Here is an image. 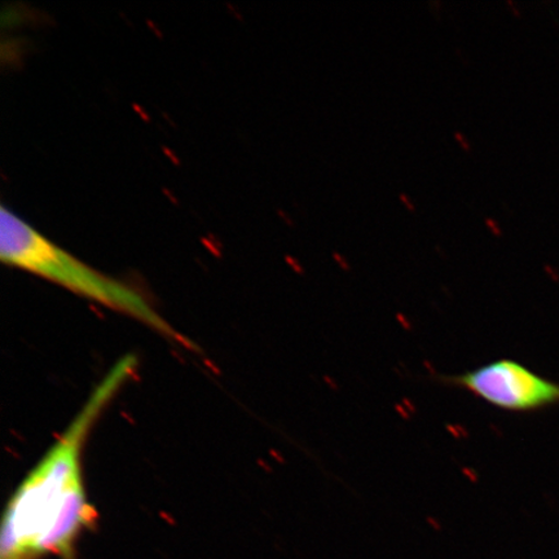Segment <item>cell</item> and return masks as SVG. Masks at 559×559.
Instances as JSON below:
<instances>
[{
  "mask_svg": "<svg viewBox=\"0 0 559 559\" xmlns=\"http://www.w3.org/2000/svg\"><path fill=\"white\" fill-rule=\"evenodd\" d=\"M135 366L126 356L110 369L59 442L12 495L3 515L0 559H74L76 540L97 519L83 484L82 452L91 429Z\"/></svg>",
  "mask_w": 559,
  "mask_h": 559,
  "instance_id": "1",
  "label": "cell"
},
{
  "mask_svg": "<svg viewBox=\"0 0 559 559\" xmlns=\"http://www.w3.org/2000/svg\"><path fill=\"white\" fill-rule=\"evenodd\" d=\"M0 258L13 269L31 272L135 319L167 338L191 346V342L181 337L142 293L90 267L4 205L0 210Z\"/></svg>",
  "mask_w": 559,
  "mask_h": 559,
  "instance_id": "2",
  "label": "cell"
},
{
  "mask_svg": "<svg viewBox=\"0 0 559 559\" xmlns=\"http://www.w3.org/2000/svg\"><path fill=\"white\" fill-rule=\"evenodd\" d=\"M436 380L508 412H535L559 404V383L513 359L489 361L459 374H440Z\"/></svg>",
  "mask_w": 559,
  "mask_h": 559,
  "instance_id": "3",
  "label": "cell"
},
{
  "mask_svg": "<svg viewBox=\"0 0 559 559\" xmlns=\"http://www.w3.org/2000/svg\"><path fill=\"white\" fill-rule=\"evenodd\" d=\"M486 225L487 227L489 228V230H491V233L495 235V236H498L500 237L502 235L501 233V228L499 226V223L493 221V219H489L487 218L486 219Z\"/></svg>",
  "mask_w": 559,
  "mask_h": 559,
  "instance_id": "4",
  "label": "cell"
},
{
  "mask_svg": "<svg viewBox=\"0 0 559 559\" xmlns=\"http://www.w3.org/2000/svg\"><path fill=\"white\" fill-rule=\"evenodd\" d=\"M454 136H456V139L459 140L461 146H463V148L465 151H471L469 142H467V140L465 139V136L463 134H461V132H456V134H454Z\"/></svg>",
  "mask_w": 559,
  "mask_h": 559,
  "instance_id": "5",
  "label": "cell"
},
{
  "mask_svg": "<svg viewBox=\"0 0 559 559\" xmlns=\"http://www.w3.org/2000/svg\"><path fill=\"white\" fill-rule=\"evenodd\" d=\"M401 200L403 201V204H405V206H407L409 212H415V206L412 205V202L408 200V195L407 194L402 193L401 194Z\"/></svg>",
  "mask_w": 559,
  "mask_h": 559,
  "instance_id": "6",
  "label": "cell"
},
{
  "mask_svg": "<svg viewBox=\"0 0 559 559\" xmlns=\"http://www.w3.org/2000/svg\"><path fill=\"white\" fill-rule=\"evenodd\" d=\"M508 4L512 5V9H513L515 15H520V11H516V7H515V4L513 2H510V0H509Z\"/></svg>",
  "mask_w": 559,
  "mask_h": 559,
  "instance_id": "7",
  "label": "cell"
}]
</instances>
